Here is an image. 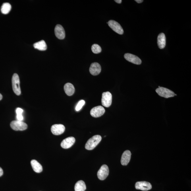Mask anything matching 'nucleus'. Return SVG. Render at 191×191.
Here are the masks:
<instances>
[{
    "label": "nucleus",
    "instance_id": "f03ea898",
    "mask_svg": "<svg viewBox=\"0 0 191 191\" xmlns=\"http://www.w3.org/2000/svg\"><path fill=\"white\" fill-rule=\"evenodd\" d=\"M12 89L15 94L19 96L21 94L20 87V81L19 76L16 73H14L12 78Z\"/></svg>",
    "mask_w": 191,
    "mask_h": 191
},
{
    "label": "nucleus",
    "instance_id": "1a4fd4ad",
    "mask_svg": "<svg viewBox=\"0 0 191 191\" xmlns=\"http://www.w3.org/2000/svg\"><path fill=\"white\" fill-rule=\"evenodd\" d=\"M125 59L128 62L137 65H141L142 61L138 57L131 53H126L124 55Z\"/></svg>",
    "mask_w": 191,
    "mask_h": 191
},
{
    "label": "nucleus",
    "instance_id": "412c9836",
    "mask_svg": "<svg viewBox=\"0 0 191 191\" xmlns=\"http://www.w3.org/2000/svg\"><path fill=\"white\" fill-rule=\"evenodd\" d=\"M11 8V6L10 4L8 3H4L2 6L1 11L3 14H7L9 13Z\"/></svg>",
    "mask_w": 191,
    "mask_h": 191
},
{
    "label": "nucleus",
    "instance_id": "f257e3e1",
    "mask_svg": "<svg viewBox=\"0 0 191 191\" xmlns=\"http://www.w3.org/2000/svg\"><path fill=\"white\" fill-rule=\"evenodd\" d=\"M102 140V137L99 135H96L89 139L86 143L85 148L87 150H92L94 149Z\"/></svg>",
    "mask_w": 191,
    "mask_h": 191
},
{
    "label": "nucleus",
    "instance_id": "b1692460",
    "mask_svg": "<svg viewBox=\"0 0 191 191\" xmlns=\"http://www.w3.org/2000/svg\"><path fill=\"white\" fill-rule=\"evenodd\" d=\"M24 110L20 108H18L16 109V112L17 115H22L23 112Z\"/></svg>",
    "mask_w": 191,
    "mask_h": 191
},
{
    "label": "nucleus",
    "instance_id": "7ed1b4c3",
    "mask_svg": "<svg viewBox=\"0 0 191 191\" xmlns=\"http://www.w3.org/2000/svg\"><path fill=\"white\" fill-rule=\"evenodd\" d=\"M156 91L160 96L165 98L173 97L175 95L173 91L163 87L159 86V88L156 90Z\"/></svg>",
    "mask_w": 191,
    "mask_h": 191
},
{
    "label": "nucleus",
    "instance_id": "39448f33",
    "mask_svg": "<svg viewBox=\"0 0 191 191\" xmlns=\"http://www.w3.org/2000/svg\"><path fill=\"white\" fill-rule=\"evenodd\" d=\"M112 100V96L109 92H104L102 94L101 102L103 106L109 107L111 105Z\"/></svg>",
    "mask_w": 191,
    "mask_h": 191
},
{
    "label": "nucleus",
    "instance_id": "cd10ccee",
    "mask_svg": "<svg viewBox=\"0 0 191 191\" xmlns=\"http://www.w3.org/2000/svg\"><path fill=\"white\" fill-rule=\"evenodd\" d=\"M2 94L0 93V101L2 100Z\"/></svg>",
    "mask_w": 191,
    "mask_h": 191
},
{
    "label": "nucleus",
    "instance_id": "393cba45",
    "mask_svg": "<svg viewBox=\"0 0 191 191\" xmlns=\"http://www.w3.org/2000/svg\"><path fill=\"white\" fill-rule=\"evenodd\" d=\"M3 171L2 169L0 167V177L3 175Z\"/></svg>",
    "mask_w": 191,
    "mask_h": 191
},
{
    "label": "nucleus",
    "instance_id": "f8f14e48",
    "mask_svg": "<svg viewBox=\"0 0 191 191\" xmlns=\"http://www.w3.org/2000/svg\"><path fill=\"white\" fill-rule=\"evenodd\" d=\"M75 141V138L74 137H69L62 141L61 146L64 149L69 148L74 144Z\"/></svg>",
    "mask_w": 191,
    "mask_h": 191
},
{
    "label": "nucleus",
    "instance_id": "20e7f679",
    "mask_svg": "<svg viewBox=\"0 0 191 191\" xmlns=\"http://www.w3.org/2000/svg\"><path fill=\"white\" fill-rule=\"evenodd\" d=\"M10 126L14 130L24 131L28 128V126L25 122L18 120H14L10 123Z\"/></svg>",
    "mask_w": 191,
    "mask_h": 191
},
{
    "label": "nucleus",
    "instance_id": "f3484780",
    "mask_svg": "<svg viewBox=\"0 0 191 191\" xmlns=\"http://www.w3.org/2000/svg\"><path fill=\"white\" fill-rule=\"evenodd\" d=\"M64 88L66 94L68 96H71L74 94L75 92V88L73 85L71 83H66L64 86Z\"/></svg>",
    "mask_w": 191,
    "mask_h": 191
},
{
    "label": "nucleus",
    "instance_id": "dca6fc26",
    "mask_svg": "<svg viewBox=\"0 0 191 191\" xmlns=\"http://www.w3.org/2000/svg\"><path fill=\"white\" fill-rule=\"evenodd\" d=\"M157 43L160 49H162L165 47L166 44V39L165 34L161 33L157 37Z\"/></svg>",
    "mask_w": 191,
    "mask_h": 191
},
{
    "label": "nucleus",
    "instance_id": "a211bd4d",
    "mask_svg": "<svg viewBox=\"0 0 191 191\" xmlns=\"http://www.w3.org/2000/svg\"><path fill=\"white\" fill-rule=\"evenodd\" d=\"M31 165L34 171L37 173H40L43 171V167L40 164L35 160L31 162Z\"/></svg>",
    "mask_w": 191,
    "mask_h": 191
},
{
    "label": "nucleus",
    "instance_id": "2eb2a0df",
    "mask_svg": "<svg viewBox=\"0 0 191 191\" xmlns=\"http://www.w3.org/2000/svg\"><path fill=\"white\" fill-rule=\"evenodd\" d=\"M131 154L130 151L126 150L122 154L121 160L122 165L126 166L128 165L130 160Z\"/></svg>",
    "mask_w": 191,
    "mask_h": 191
},
{
    "label": "nucleus",
    "instance_id": "9d476101",
    "mask_svg": "<svg viewBox=\"0 0 191 191\" xmlns=\"http://www.w3.org/2000/svg\"><path fill=\"white\" fill-rule=\"evenodd\" d=\"M65 130V126L61 124L53 125L51 128L52 133L55 135H59L63 133Z\"/></svg>",
    "mask_w": 191,
    "mask_h": 191
},
{
    "label": "nucleus",
    "instance_id": "0eeeda50",
    "mask_svg": "<svg viewBox=\"0 0 191 191\" xmlns=\"http://www.w3.org/2000/svg\"><path fill=\"white\" fill-rule=\"evenodd\" d=\"M109 173V168L106 165H103L101 166L97 172V176L99 180H104L108 176Z\"/></svg>",
    "mask_w": 191,
    "mask_h": 191
},
{
    "label": "nucleus",
    "instance_id": "bb28decb",
    "mask_svg": "<svg viewBox=\"0 0 191 191\" xmlns=\"http://www.w3.org/2000/svg\"><path fill=\"white\" fill-rule=\"evenodd\" d=\"M115 1L116 2V3H117L118 4H121L122 1L121 0H115Z\"/></svg>",
    "mask_w": 191,
    "mask_h": 191
},
{
    "label": "nucleus",
    "instance_id": "9b49d317",
    "mask_svg": "<svg viewBox=\"0 0 191 191\" xmlns=\"http://www.w3.org/2000/svg\"><path fill=\"white\" fill-rule=\"evenodd\" d=\"M135 188L137 189L143 191H148L151 189L152 186L148 182L146 181H140L136 183Z\"/></svg>",
    "mask_w": 191,
    "mask_h": 191
},
{
    "label": "nucleus",
    "instance_id": "6e6552de",
    "mask_svg": "<svg viewBox=\"0 0 191 191\" xmlns=\"http://www.w3.org/2000/svg\"><path fill=\"white\" fill-rule=\"evenodd\" d=\"M105 110L104 108L102 106H97L93 108L91 110L90 114L92 117L94 118H98L101 117L105 113Z\"/></svg>",
    "mask_w": 191,
    "mask_h": 191
},
{
    "label": "nucleus",
    "instance_id": "5701e85b",
    "mask_svg": "<svg viewBox=\"0 0 191 191\" xmlns=\"http://www.w3.org/2000/svg\"><path fill=\"white\" fill-rule=\"evenodd\" d=\"M85 101L84 100H81L79 102L76 107V111H79L81 109L83 106L84 105Z\"/></svg>",
    "mask_w": 191,
    "mask_h": 191
},
{
    "label": "nucleus",
    "instance_id": "4be33fe9",
    "mask_svg": "<svg viewBox=\"0 0 191 191\" xmlns=\"http://www.w3.org/2000/svg\"><path fill=\"white\" fill-rule=\"evenodd\" d=\"M91 50L92 52L95 54L100 53L102 51L101 47L97 44H93L91 47Z\"/></svg>",
    "mask_w": 191,
    "mask_h": 191
},
{
    "label": "nucleus",
    "instance_id": "423d86ee",
    "mask_svg": "<svg viewBox=\"0 0 191 191\" xmlns=\"http://www.w3.org/2000/svg\"><path fill=\"white\" fill-rule=\"evenodd\" d=\"M107 23L112 30L118 34L122 35L124 34V30L120 24L115 21L111 20L109 21Z\"/></svg>",
    "mask_w": 191,
    "mask_h": 191
},
{
    "label": "nucleus",
    "instance_id": "aec40b11",
    "mask_svg": "<svg viewBox=\"0 0 191 191\" xmlns=\"http://www.w3.org/2000/svg\"><path fill=\"white\" fill-rule=\"evenodd\" d=\"M75 191H85L86 189V186L83 180H79L75 186Z\"/></svg>",
    "mask_w": 191,
    "mask_h": 191
},
{
    "label": "nucleus",
    "instance_id": "6ab92c4d",
    "mask_svg": "<svg viewBox=\"0 0 191 191\" xmlns=\"http://www.w3.org/2000/svg\"><path fill=\"white\" fill-rule=\"evenodd\" d=\"M34 48L40 51H45L47 49V46L45 41L41 40L35 43L34 45Z\"/></svg>",
    "mask_w": 191,
    "mask_h": 191
},
{
    "label": "nucleus",
    "instance_id": "a878e982",
    "mask_svg": "<svg viewBox=\"0 0 191 191\" xmlns=\"http://www.w3.org/2000/svg\"><path fill=\"white\" fill-rule=\"evenodd\" d=\"M135 1L136 2L138 3H141L143 2V0H135Z\"/></svg>",
    "mask_w": 191,
    "mask_h": 191
},
{
    "label": "nucleus",
    "instance_id": "ddd939ff",
    "mask_svg": "<svg viewBox=\"0 0 191 191\" xmlns=\"http://www.w3.org/2000/svg\"><path fill=\"white\" fill-rule=\"evenodd\" d=\"M55 34L57 38L60 39H63L65 37V31L61 25L57 24L55 28Z\"/></svg>",
    "mask_w": 191,
    "mask_h": 191
},
{
    "label": "nucleus",
    "instance_id": "4468645a",
    "mask_svg": "<svg viewBox=\"0 0 191 191\" xmlns=\"http://www.w3.org/2000/svg\"><path fill=\"white\" fill-rule=\"evenodd\" d=\"M101 71V67L100 65L97 62L91 64L89 71L93 76L98 75Z\"/></svg>",
    "mask_w": 191,
    "mask_h": 191
}]
</instances>
